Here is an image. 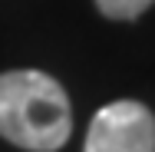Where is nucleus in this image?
I'll use <instances>...</instances> for the list:
<instances>
[{
  "mask_svg": "<svg viewBox=\"0 0 155 152\" xmlns=\"http://www.w3.org/2000/svg\"><path fill=\"white\" fill-rule=\"evenodd\" d=\"M83 152H155V116L132 99L109 103L93 116Z\"/></svg>",
  "mask_w": 155,
  "mask_h": 152,
  "instance_id": "obj_2",
  "label": "nucleus"
},
{
  "mask_svg": "<svg viewBox=\"0 0 155 152\" xmlns=\"http://www.w3.org/2000/svg\"><path fill=\"white\" fill-rule=\"evenodd\" d=\"M73 132L69 96L40 69L0 76V136L30 152H56Z\"/></svg>",
  "mask_w": 155,
  "mask_h": 152,
  "instance_id": "obj_1",
  "label": "nucleus"
},
{
  "mask_svg": "<svg viewBox=\"0 0 155 152\" xmlns=\"http://www.w3.org/2000/svg\"><path fill=\"white\" fill-rule=\"evenodd\" d=\"M96 3H99V10H102L106 17H112V20H132V17L145 13L155 0H96Z\"/></svg>",
  "mask_w": 155,
  "mask_h": 152,
  "instance_id": "obj_3",
  "label": "nucleus"
}]
</instances>
